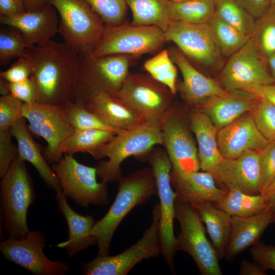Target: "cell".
I'll list each match as a JSON object with an SVG mask.
<instances>
[{
  "instance_id": "6da1fadb",
  "label": "cell",
  "mask_w": 275,
  "mask_h": 275,
  "mask_svg": "<svg viewBox=\"0 0 275 275\" xmlns=\"http://www.w3.org/2000/svg\"><path fill=\"white\" fill-rule=\"evenodd\" d=\"M37 102L67 107L74 102L79 54L65 42L52 40L28 48Z\"/></svg>"
},
{
  "instance_id": "7a4b0ae2",
  "label": "cell",
  "mask_w": 275,
  "mask_h": 275,
  "mask_svg": "<svg viewBox=\"0 0 275 275\" xmlns=\"http://www.w3.org/2000/svg\"><path fill=\"white\" fill-rule=\"evenodd\" d=\"M118 191L107 213L96 221L91 233L97 241L98 255H109L111 242L116 229L135 206L157 195L155 177L151 169L135 171L118 180Z\"/></svg>"
},
{
  "instance_id": "3957f363",
  "label": "cell",
  "mask_w": 275,
  "mask_h": 275,
  "mask_svg": "<svg viewBox=\"0 0 275 275\" xmlns=\"http://www.w3.org/2000/svg\"><path fill=\"white\" fill-rule=\"evenodd\" d=\"M1 220L8 238L21 239L30 231L26 216L36 198L33 183L25 161L18 155L1 178Z\"/></svg>"
},
{
  "instance_id": "277c9868",
  "label": "cell",
  "mask_w": 275,
  "mask_h": 275,
  "mask_svg": "<svg viewBox=\"0 0 275 275\" xmlns=\"http://www.w3.org/2000/svg\"><path fill=\"white\" fill-rule=\"evenodd\" d=\"M157 145H162L160 126L145 123L116 134L91 155L96 159L108 158L96 167L98 177L101 181L107 183L122 176L121 165L124 160L130 156L149 154Z\"/></svg>"
},
{
  "instance_id": "5b68a950",
  "label": "cell",
  "mask_w": 275,
  "mask_h": 275,
  "mask_svg": "<svg viewBox=\"0 0 275 275\" xmlns=\"http://www.w3.org/2000/svg\"><path fill=\"white\" fill-rule=\"evenodd\" d=\"M59 15V33L79 54L89 55L105 25L85 0H48Z\"/></svg>"
},
{
  "instance_id": "8992f818",
  "label": "cell",
  "mask_w": 275,
  "mask_h": 275,
  "mask_svg": "<svg viewBox=\"0 0 275 275\" xmlns=\"http://www.w3.org/2000/svg\"><path fill=\"white\" fill-rule=\"evenodd\" d=\"M131 56L116 54L92 58L79 54L74 102L82 103L100 91L112 94L118 91L129 73Z\"/></svg>"
},
{
  "instance_id": "52a82bcc",
  "label": "cell",
  "mask_w": 275,
  "mask_h": 275,
  "mask_svg": "<svg viewBox=\"0 0 275 275\" xmlns=\"http://www.w3.org/2000/svg\"><path fill=\"white\" fill-rule=\"evenodd\" d=\"M111 95L145 122L160 126L174 96L167 87L150 76L129 72L121 88Z\"/></svg>"
},
{
  "instance_id": "ba28073f",
  "label": "cell",
  "mask_w": 275,
  "mask_h": 275,
  "mask_svg": "<svg viewBox=\"0 0 275 275\" xmlns=\"http://www.w3.org/2000/svg\"><path fill=\"white\" fill-rule=\"evenodd\" d=\"M175 217L180 232L176 237L177 250L188 253L202 275H222L219 257L206 235L203 222L190 203L175 200Z\"/></svg>"
},
{
  "instance_id": "9c48e42d",
  "label": "cell",
  "mask_w": 275,
  "mask_h": 275,
  "mask_svg": "<svg viewBox=\"0 0 275 275\" xmlns=\"http://www.w3.org/2000/svg\"><path fill=\"white\" fill-rule=\"evenodd\" d=\"M151 226L135 244L115 256L98 255L82 265L84 275H126L138 263L144 259L158 257L161 254L160 241L159 204L153 207Z\"/></svg>"
},
{
  "instance_id": "30bf717a",
  "label": "cell",
  "mask_w": 275,
  "mask_h": 275,
  "mask_svg": "<svg viewBox=\"0 0 275 275\" xmlns=\"http://www.w3.org/2000/svg\"><path fill=\"white\" fill-rule=\"evenodd\" d=\"M166 42L164 32L155 25L124 23L105 26L101 39L89 56L99 58L122 54L138 57L158 50Z\"/></svg>"
},
{
  "instance_id": "8fae6325",
  "label": "cell",
  "mask_w": 275,
  "mask_h": 275,
  "mask_svg": "<svg viewBox=\"0 0 275 275\" xmlns=\"http://www.w3.org/2000/svg\"><path fill=\"white\" fill-rule=\"evenodd\" d=\"M52 169L60 181L62 190L77 205L103 206L109 202L107 183L97 180L96 168L78 162L72 155L65 154Z\"/></svg>"
},
{
  "instance_id": "7c38bea8",
  "label": "cell",
  "mask_w": 275,
  "mask_h": 275,
  "mask_svg": "<svg viewBox=\"0 0 275 275\" xmlns=\"http://www.w3.org/2000/svg\"><path fill=\"white\" fill-rule=\"evenodd\" d=\"M186 117L173 103L160 124L162 146L171 162L172 171L179 174H188L200 169L189 115Z\"/></svg>"
},
{
  "instance_id": "4fadbf2b",
  "label": "cell",
  "mask_w": 275,
  "mask_h": 275,
  "mask_svg": "<svg viewBox=\"0 0 275 275\" xmlns=\"http://www.w3.org/2000/svg\"><path fill=\"white\" fill-rule=\"evenodd\" d=\"M22 112L30 131L47 143V161L52 164L59 161L63 156V145L75 131L68 119L66 107L38 102L24 103Z\"/></svg>"
},
{
  "instance_id": "5bb4252c",
  "label": "cell",
  "mask_w": 275,
  "mask_h": 275,
  "mask_svg": "<svg viewBox=\"0 0 275 275\" xmlns=\"http://www.w3.org/2000/svg\"><path fill=\"white\" fill-rule=\"evenodd\" d=\"M153 150L149 152L148 159L155 177L160 201L159 235L161 254L170 269L174 271V256L178 250L174 231L176 195L170 181L172 164L164 149L156 147Z\"/></svg>"
},
{
  "instance_id": "9a60e30c",
  "label": "cell",
  "mask_w": 275,
  "mask_h": 275,
  "mask_svg": "<svg viewBox=\"0 0 275 275\" xmlns=\"http://www.w3.org/2000/svg\"><path fill=\"white\" fill-rule=\"evenodd\" d=\"M188 59L207 68L221 66L222 54L207 22L192 24L172 21L164 32Z\"/></svg>"
},
{
  "instance_id": "2e32d148",
  "label": "cell",
  "mask_w": 275,
  "mask_h": 275,
  "mask_svg": "<svg viewBox=\"0 0 275 275\" xmlns=\"http://www.w3.org/2000/svg\"><path fill=\"white\" fill-rule=\"evenodd\" d=\"M46 238L40 230L30 231L21 239H8L0 243V251L7 260L35 275H64L70 265L62 260H51L43 249Z\"/></svg>"
},
{
  "instance_id": "e0dca14e",
  "label": "cell",
  "mask_w": 275,
  "mask_h": 275,
  "mask_svg": "<svg viewBox=\"0 0 275 275\" xmlns=\"http://www.w3.org/2000/svg\"><path fill=\"white\" fill-rule=\"evenodd\" d=\"M251 38L230 57L220 73L218 83L227 91L243 90L252 85H267L274 81Z\"/></svg>"
},
{
  "instance_id": "ac0fdd59",
  "label": "cell",
  "mask_w": 275,
  "mask_h": 275,
  "mask_svg": "<svg viewBox=\"0 0 275 275\" xmlns=\"http://www.w3.org/2000/svg\"><path fill=\"white\" fill-rule=\"evenodd\" d=\"M217 141L224 158H236L249 150L259 151L268 143L258 129L251 112L219 129Z\"/></svg>"
},
{
  "instance_id": "d6986e66",
  "label": "cell",
  "mask_w": 275,
  "mask_h": 275,
  "mask_svg": "<svg viewBox=\"0 0 275 275\" xmlns=\"http://www.w3.org/2000/svg\"><path fill=\"white\" fill-rule=\"evenodd\" d=\"M222 188L257 195L261 193L259 151L249 150L234 158H224L218 172Z\"/></svg>"
},
{
  "instance_id": "ffe728a7",
  "label": "cell",
  "mask_w": 275,
  "mask_h": 275,
  "mask_svg": "<svg viewBox=\"0 0 275 275\" xmlns=\"http://www.w3.org/2000/svg\"><path fill=\"white\" fill-rule=\"evenodd\" d=\"M169 51L182 75L183 80L177 89L189 106L199 107L210 98L226 94L218 81L197 70L178 47H171Z\"/></svg>"
},
{
  "instance_id": "44dd1931",
  "label": "cell",
  "mask_w": 275,
  "mask_h": 275,
  "mask_svg": "<svg viewBox=\"0 0 275 275\" xmlns=\"http://www.w3.org/2000/svg\"><path fill=\"white\" fill-rule=\"evenodd\" d=\"M0 21L19 31L31 47L51 40L59 33L58 12L49 3L38 10L0 17Z\"/></svg>"
},
{
  "instance_id": "7402d4cb",
  "label": "cell",
  "mask_w": 275,
  "mask_h": 275,
  "mask_svg": "<svg viewBox=\"0 0 275 275\" xmlns=\"http://www.w3.org/2000/svg\"><path fill=\"white\" fill-rule=\"evenodd\" d=\"M189 119L191 129L198 144L200 169L212 174L218 186L223 188L218 172L224 158L217 144L218 129L210 118L198 107H193L189 114Z\"/></svg>"
},
{
  "instance_id": "603a6c76",
  "label": "cell",
  "mask_w": 275,
  "mask_h": 275,
  "mask_svg": "<svg viewBox=\"0 0 275 275\" xmlns=\"http://www.w3.org/2000/svg\"><path fill=\"white\" fill-rule=\"evenodd\" d=\"M170 181L176 195L175 200L190 204L215 203L228 193L218 186L212 174L206 171L179 174L171 170Z\"/></svg>"
},
{
  "instance_id": "cb8c5ba5",
  "label": "cell",
  "mask_w": 275,
  "mask_h": 275,
  "mask_svg": "<svg viewBox=\"0 0 275 275\" xmlns=\"http://www.w3.org/2000/svg\"><path fill=\"white\" fill-rule=\"evenodd\" d=\"M259 99V97L250 92L236 90L210 98L196 107L206 114L219 129L251 112Z\"/></svg>"
},
{
  "instance_id": "d4e9b609",
  "label": "cell",
  "mask_w": 275,
  "mask_h": 275,
  "mask_svg": "<svg viewBox=\"0 0 275 275\" xmlns=\"http://www.w3.org/2000/svg\"><path fill=\"white\" fill-rule=\"evenodd\" d=\"M67 197L62 190L56 192L58 207L66 219L69 230L67 240L57 246L64 249L68 256L73 258L89 247L97 245V240L91 233L96 221L92 215H82L74 211L69 205Z\"/></svg>"
},
{
  "instance_id": "484cf974",
  "label": "cell",
  "mask_w": 275,
  "mask_h": 275,
  "mask_svg": "<svg viewBox=\"0 0 275 275\" xmlns=\"http://www.w3.org/2000/svg\"><path fill=\"white\" fill-rule=\"evenodd\" d=\"M80 103L105 124L121 130L147 123L127 105L103 91L91 95Z\"/></svg>"
},
{
  "instance_id": "4316f807",
  "label": "cell",
  "mask_w": 275,
  "mask_h": 275,
  "mask_svg": "<svg viewBox=\"0 0 275 275\" xmlns=\"http://www.w3.org/2000/svg\"><path fill=\"white\" fill-rule=\"evenodd\" d=\"M272 223L271 214L266 210L249 217L231 216L230 236L225 255L227 260H233L257 242Z\"/></svg>"
},
{
  "instance_id": "83f0119b",
  "label": "cell",
  "mask_w": 275,
  "mask_h": 275,
  "mask_svg": "<svg viewBox=\"0 0 275 275\" xmlns=\"http://www.w3.org/2000/svg\"><path fill=\"white\" fill-rule=\"evenodd\" d=\"M26 120L24 117L21 118L11 128L12 135L17 141L18 156L34 167L48 187L56 192L62 190L56 174L49 166L38 145L32 137Z\"/></svg>"
},
{
  "instance_id": "f1b7e54d",
  "label": "cell",
  "mask_w": 275,
  "mask_h": 275,
  "mask_svg": "<svg viewBox=\"0 0 275 275\" xmlns=\"http://www.w3.org/2000/svg\"><path fill=\"white\" fill-rule=\"evenodd\" d=\"M191 204L205 224L219 258L224 257L230 236L231 216L212 202Z\"/></svg>"
},
{
  "instance_id": "f546056e",
  "label": "cell",
  "mask_w": 275,
  "mask_h": 275,
  "mask_svg": "<svg viewBox=\"0 0 275 275\" xmlns=\"http://www.w3.org/2000/svg\"><path fill=\"white\" fill-rule=\"evenodd\" d=\"M132 14L131 24L155 25L164 32L172 21L167 0H126Z\"/></svg>"
},
{
  "instance_id": "4dcf8cb0",
  "label": "cell",
  "mask_w": 275,
  "mask_h": 275,
  "mask_svg": "<svg viewBox=\"0 0 275 275\" xmlns=\"http://www.w3.org/2000/svg\"><path fill=\"white\" fill-rule=\"evenodd\" d=\"M214 204L231 216L243 217L259 213L267 206L261 194L252 195L239 190L228 191L221 200Z\"/></svg>"
},
{
  "instance_id": "1f68e13d",
  "label": "cell",
  "mask_w": 275,
  "mask_h": 275,
  "mask_svg": "<svg viewBox=\"0 0 275 275\" xmlns=\"http://www.w3.org/2000/svg\"><path fill=\"white\" fill-rule=\"evenodd\" d=\"M207 23L223 57H230L244 46L251 38L222 19L215 12Z\"/></svg>"
},
{
  "instance_id": "d6a6232c",
  "label": "cell",
  "mask_w": 275,
  "mask_h": 275,
  "mask_svg": "<svg viewBox=\"0 0 275 275\" xmlns=\"http://www.w3.org/2000/svg\"><path fill=\"white\" fill-rule=\"evenodd\" d=\"M117 134L113 131L97 129H86L76 130L63 145L62 152L64 154L73 155L77 152H87L91 154L108 142Z\"/></svg>"
},
{
  "instance_id": "836d02e7",
  "label": "cell",
  "mask_w": 275,
  "mask_h": 275,
  "mask_svg": "<svg viewBox=\"0 0 275 275\" xmlns=\"http://www.w3.org/2000/svg\"><path fill=\"white\" fill-rule=\"evenodd\" d=\"M172 21L199 24L207 22L215 13L213 0H190L181 3L169 2Z\"/></svg>"
},
{
  "instance_id": "e575fe53",
  "label": "cell",
  "mask_w": 275,
  "mask_h": 275,
  "mask_svg": "<svg viewBox=\"0 0 275 275\" xmlns=\"http://www.w3.org/2000/svg\"><path fill=\"white\" fill-rule=\"evenodd\" d=\"M251 38L264 60L275 52L274 4H270L265 13L256 19Z\"/></svg>"
},
{
  "instance_id": "d590c367",
  "label": "cell",
  "mask_w": 275,
  "mask_h": 275,
  "mask_svg": "<svg viewBox=\"0 0 275 275\" xmlns=\"http://www.w3.org/2000/svg\"><path fill=\"white\" fill-rule=\"evenodd\" d=\"M169 50L164 49L147 60L144 68L154 80L167 87L174 95L177 93V69Z\"/></svg>"
},
{
  "instance_id": "8d00e7d4",
  "label": "cell",
  "mask_w": 275,
  "mask_h": 275,
  "mask_svg": "<svg viewBox=\"0 0 275 275\" xmlns=\"http://www.w3.org/2000/svg\"><path fill=\"white\" fill-rule=\"evenodd\" d=\"M215 12L220 17L246 35L251 37L256 19L235 0H213Z\"/></svg>"
},
{
  "instance_id": "74e56055",
  "label": "cell",
  "mask_w": 275,
  "mask_h": 275,
  "mask_svg": "<svg viewBox=\"0 0 275 275\" xmlns=\"http://www.w3.org/2000/svg\"><path fill=\"white\" fill-rule=\"evenodd\" d=\"M8 26L0 30V64L7 65L14 58L25 56L30 47L17 29Z\"/></svg>"
},
{
  "instance_id": "f35d334b",
  "label": "cell",
  "mask_w": 275,
  "mask_h": 275,
  "mask_svg": "<svg viewBox=\"0 0 275 275\" xmlns=\"http://www.w3.org/2000/svg\"><path fill=\"white\" fill-rule=\"evenodd\" d=\"M66 110L69 122L75 130L97 129L113 131L117 134L124 131L105 124L80 103H72L66 107Z\"/></svg>"
},
{
  "instance_id": "ab89813d",
  "label": "cell",
  "mask_w": 275,
  "mask_h": 275,
  "mask_svg": "<svg viewBox=\"0 0 275 275\" xmlns=\"http://www.w3.org/2000/svg\"><path fill=\"white\" fill-rule=\"evenodd\" d=\"M101 18L105 26L124 23L127 5L126 0H85Z\"/></svg>"
},
{
  "instance_id": "60d3db41",
  "label": "cell",
  "mask_w": 275,
  "mask_h": 275,
  "mask_svg": "<svg viewBox=\"0 0 275 275\" xmlns=\"http://www.w3.org/2000/svg\"><path fill=\"white\" fill-rule=\"evenodd\" d=\"M256 125L268 142L275 141V105L261 98L251 112Z\"/></svg>"
},
{
  "instance_id": "b9f144b4",
  "label": "cell",
  "mask_w": 275,
  "mask_h": 275,
  "mask_svg": "<svg viewBox=\"0 0 275 275\" xmlns=\"http://www.w3.org/2000/svg\"><path fill=\"white\" fill-rule=\"evenodd\" d=\"M24 103L11 94L0 97V130L11 129L14 123L23 117Z\"/></svg>"
},
{
  "instance_id": "7bdbcfd3",
  "label": "cell",
  "mask_w": 275,
  "mask_h": 275,
  "mask_svg": "<svg viewBox=\"0 0 275 275\" xmlns=\"http://www.w3.org/2000/svg\"><path fill=\"white\" fill-rule=\"evenodd\" d=\"M259 155L262 193L275 176V141L268 142Z\"/></svg>"
},
{
  "instance_id": "ee69618b",
  "label": "cell",
  "mask_w": 275,
  "mask_h": 275,
  "mask_svg": "<svg viewBox=\"0 0 275 275\" xmlns=\"http://www.w3.org/2000/svg\"><path fill=\"white\" fill-rule=\"evenodd\" d=\"M11 129L0 130V177L7 173L18 155L17 146L12 142Z\"/></svg>"
},
{
  "instance_id": "f6af8a7d",
  "label": "cell",
  "mask_w": 275,
  "mask_h": 275,
  "mask_svg": "<svg viewBox=\"0 0 275 275\" xmlns=\"http://www.w3.org/2000/svg\"><path fill=\"white\" fill-rule=\"evenodd\" d=\"M33 72L32 63L24 56L18 59L8 69L1 71L0 79L7 82H17L30 78Z\"/></svg>"
},
{
  "instance_id": "bcb514c9",
  "label": "cell",
  "mask_w": 275,
  "mask_h": 275,
  "mask_svg": "<svg viewBox=\"0 0 275 275\" xmlns=\"http://www.w3.org/2000/svg\"><path fill=\"white\" fill-rule=\"evenodd\" d=\"M251 253L254 261L264 270L275 271V245L258 240L251 246Z\"/></svg>"
},
{
  "instance_id": "7dc6e473",
  "label": "cell",
  "mask_w": 275,
  "mask_h": 275,
  "mask_svg": "<svg viewBox=\"0 0 275 275\" xmlns=\"http://www.w3.org/2000/svg\"><path fill=\"white\" fill-rule=\"evenodd\" d=\"M6 82L10 94L24 103L37 102V88L33 79L30 78L17 82Z\"/></svg>"
},
{
  "instance_id": "c3c4849f",
  "label": "cell",
  "mask_w": 275,
  "mask_h": 275,
  "mask_svg": "<svg viewBox=\"0 0 275 275\" xmlns=\"http://www.w3.org/2000/svg\"><path fill=\"white\" fill-rule=\"evenodd\" d=\"M255 19L261 16L270 5V0H235Z\"/></svg>"
},
{
  "instance_id": "681fc988",
  "label": "cell",
  "mask_w": 275,
  "mask_h": 275,
  "mask_svg": "<svg viewBox=\"0 0 275 275\" xmlns=\"http://www.w3.org/2000/svg\"><path fill=\"white\" fill-rule=\"evenodd\" d=\"M26 11L23 0H0V17L16 16Z\"/></svg>"
},
{
  "instance_id": "f907efd6",
  "label": "cell",
  "mask_w": 275,
  "mask_h": 275,
  "mask_svg": "<svg viewBox=\"0 0 275 275\" xmlns=\"http://www.w3.org/2000/svg\"><path fill=\"white\" fill-rule=\"evenodd\" d=\"M243 90L250 92L259 98L265 99L275 105V84L249 86Z\"/></svg>"
},
{
  "instance_id": "816d5d0a",
  "label": "cell",
  "mask_w": 275,
  "mask_h": 275,
  "mask_svg": "<svg viewBox=\"0 0 275 275\" xmlns=\"http://www.w3.org/2000/svg\"><path fill=\"white\" fill-rule=\"evenodd\" d=\"M240 275H265L266 271L261 268L257 263L242 259L240 267Z\"/></svg>"
},
{
  "instance_id": "f5cc1de1",
  "label": "cell",
  "mask_w": 275,
  "mask_h": 275,
  "mask_svg": "<svg viewBox=\"0 0 275 275\" xmlns=\"http://www.w3.org/2000/svg\"><path fill=\"white\" fill-rule=\"evenodd\" d=\"M26 11L42 9L48 4V0H23Z\"/></svg>"
},
{
  "instance_id": "db71d44e",
  "label": "cell",
  "mask_w": 275,
  "mask_h": 275,
  "mask_svg": "<svg viewBox=\"0 0 275 275\" xmlns=\"http://www.w3.org/2000/svg\"><path fill=\"white\" fill-rule=\"evenodd\" d=\"M261 195L266 202L275 195V176L269 185L262 191Z\"/></svg>"
},
{
  "instance_id": "11a10c76",
  "label": "cell",
  "mask_w": 275,
  "mask_h": 275,
  "mask_svg": "<svg viewBox=\"0 0 275 275\" xmlns=\"http://www.w3.org/2000/svg\"><path fill=\"white\" fill-rule=\"evenodd\" d=\"M269 73L275 83V52L265 59Z\"/></svg>"
},
{
  "instance_id": "9f6ffc18",
  "label": "cell",
  "mask_w": 275,
  "mask_h": 275,
  "mask_svg": "<svg viewBox=\"0 0 275 275\" xmlns=\"http://www.w3.org/2000/svg\"><path fill=\"white\" fill-rule=\"evenodd\" d=\"M266 207L265 210L267 211L272 215L273 223L275 222V195L266 201Z\"/></svg>"
},
{
  "instance_id": "6f0895ef",
  "label": "cell",
  "mask_w": 275,
  "mask_h": 275,
  "mask_svg": "<svg viewBox=\"0 0 275 275\" xmlns=\"http://www.w3.org/2000/svg\"><path fill=\"white\" fill-rule=\"evenodd\" d=\"M0 93L2 95L10 94L6 81L0 79Z\"/></svg>"
},
{
  "instance_id": "680465c9",
  "label": "cell",
  "mask_w": 275,
  "mask_h": 275,
  "mask_svg": "<svg viewBox=\"0 0 275 275\" xmlns=\"http://www.w3.org/2000/svg\"><path fill=\"white\" fill-rule=\"evenodd\" d=\"M167 1H168L169 2L171 3H181V2L190 1V0H167Z\"/></svg>"
},
{
  "instance_id": "91938a15",
  "label": "cell",
  "mask_w": 275,
  "mask_h": 275,
  "mask_svg": "<svg viewBox=\"0 0 275 275\" xmlns=\"http://www.w3.org/2000/svg\"><path fill=\"white\" fill-rule=\"evenodd\" d=\"M270 4H274L275 5V0H270Z\"/></svg>"
}]
</instances>
